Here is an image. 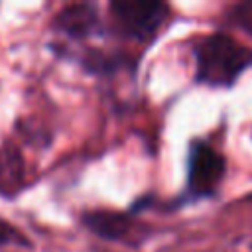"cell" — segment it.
I'll use <instances>...</instances> for the list:
<instances>
[{
  "instance_id": "obj_5",
  "label": "cell",
  "mask_w": 252,
  "mask_h": 252,
  "mask_svg": "<svg viewBox=\"0 0 252 252\" xmlns=\"http://www.w3.org/2000/svg\"><path fill=\"white\" fill-rule=\"evenodd\" d=\"M83 224L96 236L104 240H124L132 232V219L130 215L118 213V211H108V209H94L87 211L81 217Z\"/></svg>"
},
{
  "instance_id": "obj_4",
  "label": "cell",
  "mask_w": 252,
  "mask_h": 252,
  "mask_svg": "<svg viewBox=\"0 0 252 252\" xmlns=\"http://www.w3.org/2000/svg\"><path fill=\"white\" fill-rule=\"evenodd\" d=\"M53 26L59 33H65L71 39H87L91 35L102 33V24L94 4H69L53 20Z\"/></svg>"
},
{
  "instance_id": "obj_3",
  "label": "cell",
  "mask_w": 252,
  "mask_h": 252,
  "mask_svg": "<svg viewBox=\"0 0 252 252\" xmlns=\"http://www.w3.org/2000/svg\"><path fill=\"white\" fill-rule=\"evenodd\" d=\"M110 14L122 35L148 41L165 24L169 6L150 0H114L110 2Z\"/></svg>"
},
{
  "instance_id": "obj_6",
  "label": "cell",
  "mask_w": 252,
  "mask_h": 252,
  "mask_svg": "<svg viewBox=\"0 0 252 252\" xmlns=\"http://www.w3.org/2000/svg\"><path fill=\"white\" fill-rule=\"evenodd\" d=\"M24 177L22 159L12 148H0V191L10 193V189H18Z\"/></svg>"
},
{
  "instance_id": "obj_7",
  "label": "cell",
  "mask_w": 252,
  "mask_h": 252,
  "mask_svg": "<svg viewBox=\"0 0 252 252\" xmlns=\"http://www.w3.org/2000/svg\"><path fill=\"white\" fill-rule=\"evenodd\" d=\"M226 20L244 30L246 33L252 35V2H240V4H234L228 12H226Z\"/></svg>"
},
{
  "instance_id": "obj_2",
  "label": "cell",
  "mask_w": 252,
  "mask_h": 252,
  "mask_svg": "<svg viewBox=\"0 0 252 252\" xmlns=\"http://www.w3.org/2000/svg\"><path fill=\"white\" fill-rule=\"evenodd\" d=\"M224 171L226 161L222 154L203 140H193L187 154L185 201L215 197Z\"/></svg>"
},
{
  "instance_id": "obj_1",
  "label": "cell",
  "mask_w": 252,
  "mask_h": 252,
  "mask_svg": "<svg viewBox=\"0 0 252 252\" xmlns=\"http://www.w3.org/2000/svg\"><path fill=\"white\" fill-rule=\"evenodd\" d=\"M195 81L215 89L232 87L252 67V49L224 32L203 35L193 45Z\"/></svg>"
},
{
  "instance_id": "obj_8",
  "label": "cell",
  "mask_w": 252,
  "mask_h": 252,
  "mask_svg": "<svg viewBox=\"0 0 252 252\" xmlns=\"http://www.w3.org/2000/svg\"><path fill=\"white\" fill-rule=\"evenodd\" d=\"M6 244L24 246V244H28V240H26L24 234H20L10 222H6V220L0 219V246H6Z\"/></svg>"
}]
</instances>
